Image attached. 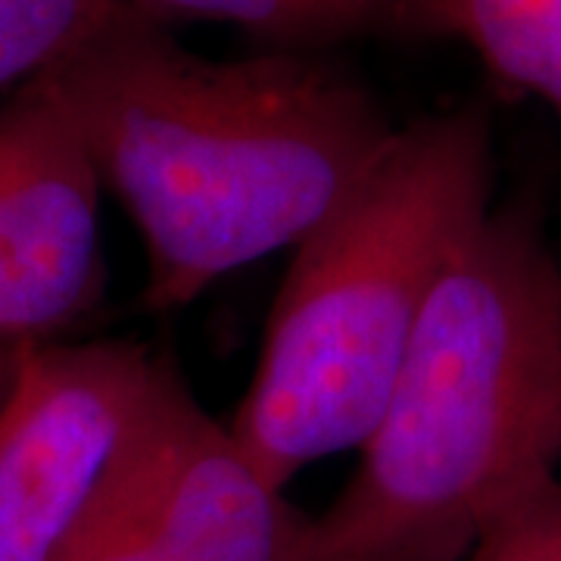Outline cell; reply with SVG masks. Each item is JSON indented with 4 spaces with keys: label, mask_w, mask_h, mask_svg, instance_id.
<instances>
[{
    "label": "cell",
    "mask_w": 561,
    "mask_h": 561,
    "mask_svg": "<svg viewBox=\"0 0 561 561\" xmlns=\"http://www.w3.org/2000/svg\"><path fill=\"white\" fill-rule=\"evenodd\" d=\"M453 32L490 76L537 94L561 122V0H449Z\"/></svg>",
    "instance_id": "ba28073f"
},
{
    "label": "cell",
    "mask_w": 561,
    "mask_h": 561,
    "mask_svg": "<svg viewBox=\"0 0 561 561\" xmlns=\"http://www.w3.org/2000/svg\"><path fill=\"white\" fill-rule=\"evenodd\" d=\"M41 81L138 228L140 309L153 316L294 250L397 135L383 103L334 54L209 60L131 10Z\"/></svg>",
    "instance_id": "6da1fadb"
},
{
    "label": "cell",
    "mask_w": 561,
    "mask_h": 561,
    "mask_svg": "<svg viewBox=\"0 0 561 561\" xmlns=\"http://www.w3.org/2000/svg\"><path fill=\"white\" fill-rule=\"evenodd\" d=\"M103 184L54 91L0 101V343L41 346L94 316L106 290Z\"/></svg>",
    "instance_id": "5b68a950"
},
{
    "label": "cell",
    "mask_w": 561,
    "mask_h": 561,
    "mask_svg": "<svg viewBox=\"0 0 561 561\" xmlns=\"http://www.w3.org/2000/svg\"><path fill=\"white\" fill-rule=\"evenodd\" d=\"M561 268L524 203L443 272L359 465L290 561H465L559 483Z\"/></svg>",
    "instance_id": "7a4b0ae2"
},
{
    "label": "cell",
    "mask_w": 561,
    "mask_h": 561,
    "mask_svg": "<svg viewBox=\"0 0 561 561\" xmlns=\"http://www.w3.org/2000/svg\"><path fill=\"white\" fill-rule=\"evenodd\" d=\"M135 341L25 346L0 412V561H60L153 378Z\"/></svg>",
    "instance_id": "277c9868"
},
{
    "label": "cell",
    "mask_w": 561,
    "mask_h": 561,
    "mask_svg": "<svg viewBox=\"0 0 561 561\" xmlns=\"http://www.w3.org/2000/svg\"><path fill=\"white\" fill-rule=\"evenodd\" d=\"M119 0H0V101L119 16Z\"/></svg>",
    "instance_id": "9c48e42d"
},
{
    "label": "cell",
    "mask_w": 561,
    "mask_h": 561,
    "mask_svg": "<svg viewBox=\"0 0 561 561\" xmlns=\"http://www.w3.org/2000/svg\"><path fill=\"white\" fill-rule=\"evenodd\" d=\"M144 20L225 22L260 50L334 54L356 41L456 38L449 0H119Z\"/></svg>",
    "instance_id": "8992f818"
},
{
    "label": "cell",
    "mask_w": 561,
    "mask_h": 561,
    "mask_svg": "<svg viewBox=\"0 0 561 561\" xmlns=\"http://www.w3.org/2000/svg\"><path fill=\"white\" fill-rule=\"evenodd\" d=\"M465 561H561V483L496 524Z\"/></svg>",
    "instance_id": "30bf717a"
},
{
    "label": "cell",
    "mask_w": 561,
    "mask_h": 561,
    "mask_svg": "<svg viewBox=\"0 0 561 561\" xmlns=\"http://www.w3.org/2000/svg\"><path fill=\"white\" fill-rule=\"evenodd\" d=\"M493 125L468 101L397 135L290 253L260 359L228 421L287 493L316 461L359 449L443 272L493 203Z\"/></svg>",
    "instance_id": "3957f363"
},
{
    "label": "cell",
    "mask_w": 561,
    "mask_h": 561,
    "mask_svg": "<svg viewBox=\"0 0 561 561\" xmlns=\"http://www.w3.org/2000/svg\"><path fill=\"white\" fill-rule=\"evenodd\" d=\"M60 561H284V552L206 502L147 493L110 468Z\"/></svg>",
    "instance_id": "52a82bcc"
},
{
    "label": "cell",
    "mask_w": 561,
    "mask_h": 561,
    "mask_svg": "<svg viewBox=\"0 0 561 561\" xmlns=\"http://www.w3.org/2000/svg\"><path fill=\"white\" fill-rule=\"evenodd\" d=\"M22 353L25 346H10V343H0V412L10 400L13 387L20 381V368H22Z\"/></svg>",
    "instance_id": "8fae6325"
}]
</instances>
